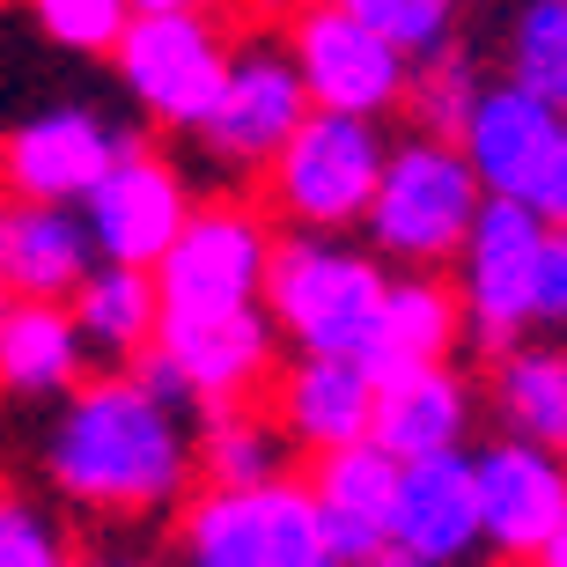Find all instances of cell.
Listing matches in <instances>:
<instances>
[{"mask_svg": "<svg viewBox=\"0 0 567 567\" xmlns=\"http://www.w3.org/2000/svg\"><path fill=\"white\" fill-rule=\"evenodd\" d=\"M391 546L413 553L421 567H457L486 546L480 516V472L472 457H427L399 464V516H391Z\"/></svg>", "mask_w": 567, "mask_h": 567, "instance_id": "obj_17", "label": "cell"}, {"mask_svg": "<svg viewBox=\"0 0 567 567\" xmlns=\"http://www.w3.org/2000/svg\"><path fill=\"white\" fill-rule=\"evenodd\" d=\"M538 258H546V221L530 207L486 199L472 236H464V258H457L464 332H472V347L486 361L524 347V332L538 324Z\"/></svg>", "mask_w": 567, "mask_h": 567, "instance_id": "obj_10", "label": "cell"}, {"mask_svg": "<svg viewBox=\"0 0 567 567\" xmlns=\"http://www.w3.org/2000/svg\"><path fill=\"white\" fill-rule=\"evenodd\" d=\"M480 516H486V546L502 560H538L546 538L567 516V457L530 450V442H486L480 457Z\"/></svg>", "mask_w": 567, "mask_h": 567, "instance_id": "obj_15", "label": "cell"}, {"mask_svg": "<svg viewBox=\"0 0 567 567\" xmlns=\"http://www.w3.org/2000/svg\"><path fill=\"white\" fill-rule=\"evenodd\" d=\"M383 126L369 118H332V111H310V126L280 147V163L266 169L274 185V214H288L295 236H339L369 221L383 185Z\"/></svg>", "mask_w": 567, "mask_h": 567, "instance_id": "obj_6", "label": "cell"}, {"mask_svg": "<svg viewBox=\"0 0 567 567\" xmlns=\"http://www.w3.org/2000/svg\"><path fill=\"white\" fill-rule=\"evenodd\" d=\"M486 192L472 177V163L457 155V141H399L391 163H383V185H377V207H369V244L383 258H399L413 274L442 266V258H464V236L480 221Z\"/></svg>", "mask_w": 567, "mask_h": 567, "instance_id": "obj_4", "label": "cell"}, {"mask_svg": "<svg viewBox=\"0 0 567 567\" xmlns=\"http://www.w3.org/2000/svg\"><path fill=\"white\" fill-rule=\"evenodd\" d=\"M274 354H280V332L266 302L258 310H163V332L133 361V377L169 399L177 413H229L274 377Z\"/></svg>", "mask_w": 567, "mask_h": 567, "instance_id": "obj_3", "label": "cell"}, {"mask_svg": "<svg viewBox=\"0 0 567 567\" xmlns=\"http://www.w3.org/2000/svg\"><path fill=\"white\" fill-rule=\"evenodd\" d=\"M480 96H486V82L472 74V60L457 44L435 52V60H413V74H405V111H413L421 141H457Z\"/></svg>", "mask_w": 567, "mask_h": 567, "instance_id": "obj_27", "label": "cell"}, {"mask_svg": "<svg viewBox=\"0 0 567 567\" xmlns=\"http://www.w3.org/2000/svg\"><path fill=\"white\" fill-rule=\"evenodd\" d=\"M347 16H361L399 60H435L450 52V30H457V0H339Z\"/></svg>", "mask_w": 567, "mask_h": 567, "instance_id": "obj_28", "label": "cell"}, {"mask_svg": "<svg viewBox=\"0 0 567 567\" xmlns=\"http://www.w3.org/2000/svg\"><path fill=\"white\" fill-rule=\"evenodd\" d=\"M486 391L508 442L567 457V347H508L502 361H486Z\"/></svg>", "mask_w": 567, "mask_h": 567, "instance_id": "obj_23", "label": "cell"}, {"mask_svg": "<svg viewBox=\"0 0 567 567\" xmlns=\"http://www.w3.org/2000/svg\"><path fill=\"white\" fill-rule=\"evenodd\" d=\"M310 502H317V530L332 567H369L391 546V516H399V464L383 457L377 442L332 450L310 464Z\"/></svg>", "mask_w": 567, "mask_h": 567, "instance_id": "obj_16", "label": "cell"}, {"mask_svg": "<svg viewBox=\"0 0 567 567\" xmlns=\"http://www.w3.org/2000/svg\"><path fill=\"white\" fill-rule=\"evenodd\" d=\"M457 339H464V302H457V288H442L435 274H399V280H383L377 332H369V347H361L354 369L369 383L413 377V369H442Z\"/></svg>", "mask_w": 567, "mask_h": 567, "instance_id": "obj_18", "label": "cell"}, {"mask_svg": "<svg viewBox=\"0 0 567 567\" xmlns=\"http://www.w3.org/2000/svg\"><path fill=\"white\" fill-rule=\"evenodd\" d=\"M199 480H207V494H244V486L288 480V435H280V421H266L251 405L207 413L199 421Z\"/></svg>", "mask_w": 567, "mask_h": 567, "instance_id": "obj_25", "label": "cell"}, {"mask_svg": "<svg viewBox=\"0 0 567 567\" xmlns=\"http://www.w3.org/2000/svg\"><path fill=\"white\" fill-rule=\"evenodd\" d=\"M280 236L266 229V214L244 199H207L192 207L185 236L169 244L155 266V295L163 310H258L266 302V266H274Z\"/></svg>", "mask_w": 567, "mask_h": 567, "instance_id": "obj_11", "label": "cell"}, {"mask_svg": "<svg viewBox=\"0 0 567 567\" xmlns=\"http://www.w3.org/2000/svg\"><path fill=\"white\" fill-rule=\"evenodd\" d=\"M133 16H214L221 0H126Z\"/></svg>", "mask_w": 567, "mask_h": 567, "instance_id": "obj_32", "label": "cell"}, {"mask_svg": "<svg viewBox=\"0 0 567 567\" xmlns=\"http://www.w3.org/2000/svg\"><path fill=\"white\" fill-rule=\"evenodd\" d=\"M44 486L89 516H155L199 480V435L133 369L89 377L44 427Z\"/></svg>", "mask_w": 567, "mask_h": 567, "instance_id": "obj_1", "label": "cell"}, {"mask_svg": "<svg viewBox=\"0 0 567 567\" xmlns=\"http://www.w3.org/2000/svg\"><path fill=\"white\" fill-rule=\"evenodd\" d=\"M464 427H472V383H464L450 361L377 383V427H369V442H377L391 464L457 457Z\"/></svg>", "mask_w": 567, "mask_h": 567, "instance_id": "obj_19", "label": "cell"}, {"mask_svg": "<svg viewBox=\"0 0 567 567\" xmlns=\"http://www.w3.org/2000/svg\"><path fill=\"white\" fill-rule=\"evenodd\" d=\"M74 567H155V560H133V553H74Z\"/></svg>", "mask_w": 567, "mask_h": 567, "instance_id": "obj_33", "label": "cell"}, {"mask_svg": "<svg viewBox=\"0 0 567 567\" xmlns=\"http://www.w3.org/2000/svg\"><path fill=\"white\" fill-rule=\"evenodd\" d=\"M74 310V332H82L89 361H141L163 332V295H155V274H133V266H96L89 288L66 302Z\"/></svg>", "mask_w": 567, "mask_h": 567, "instance_id": "obj_24", "label": "cell"}, {"mask_svg": "<svg viewBox=\"0 0 567 567\" xmlns=\"http://www.w3.org/2000/svg\"><path fill=\"white\" fill-rule=\"evenodd\" d=\"M185 567H332L317 502L302 480L244 486V494H192L177 524Z\"/></svg>", "mask_w": 567, "mask_h": 567, "instance_id": "obj_8", "label": "cell"}, {"mask_svg": "<svg viewBox=\"0 0 567 567\" xmlns=\"http://www.w3.org/2000/svg\"><path fill=\"white\" fill-rule=\"evenodd\" d=\"M96 274L82 207H8V302H74Z\"/></svg>", "mask_w": 567, "mask_h": 567, "instance_id": "obj_22", "label": "cell"}, {"mask_svg": "<svg viewBox=\"0 0 567 567\" xmlns=\"http://www.w3.org/2000/svg\"><path fill=\"white\" fill-rule=\"evenodd\" d=\"M538 324H553V332L567 324V229H546V258H538Z\"/></svg>", "mask_w": 567, "mask_h": 567, "instance_id": "obj_31", "label": "cell"}, {"mask_svg": "<svg viewBox=\"0 0 567 567\" xmlns=\"http://www.w3.org/2000/svg\"><path fill=\"white\" fill-rule=\"evenodd\" d=\"M310 126V89L295 74V52L280 38H244L221 82V104L192 141L207 147L221 169H274L280 147Z\"/></svg>", "mask_w": 567, "mask_h": 567, "instance_id": "obj_12", "label": "cell"}, {"mask_svg": "<svg viewBox=\"0 0 567 567\" xmlns=\"http://www.w3.org/2000/svg\"><path fill=\"white\" fill-rule=\"evenodd\" d=\"M0 280H8V207H0Z\"/></svg>", "mask_w": 567, "mask_h": 567, "instance_id": "obj_36", "label": "cell"}, {"mask_svg": "<svg viewBox=\"0 0 567 567\" xmlns=\"http://www.w3.org/2000/svg\"><path fill=\"white\" fill-rule=\"evenodd\" d=\"M89 383V347L74 310L60 302H8L0 295V399H74Z\"/></svg>", "mask_w": 567, "mask_h": 567, "instance_id": "obj_20", "label": "cell"}, {"mask_svg": "<svg viewBox=\"0 0 567 567\" xmlns=\"http://www.w3.org/2000/svg\"><path fill=\"white\" fill-rule=\"evenodd\" d=\"M274 421L288 442H302L310 457L354 450L377 427V383L354 361H295L274 391Z\"/></svg>", "mask_w": 567, "mask_h": 567, "instance_id": "obj_21", "label": "cell"}, {"mask_svg": "<svg viewBox=\"0 0 567 567\" xmlns=\"http://www.w3.org/2000/svg\"><path fill=\"white\" fill-rule=\"evenodd\" d=\"M0 567H74L60 516L16 486H0Z\"/></svg>", "mask_w": 567, "mask_h": 567, "instance_id": "obj_30", "label": "cell"}, {"mask_svg": "<svg viewBox=\"0 0 567 567\" xmlns=\"http://www.w3.org/2000/svg\"><path fill=\"white\" fill-rule=\"evenodd\" d=\"M457 155L472 163L486 199L530 207L546 229H567V118L516 82H486L457 133Z\"/></svg>", "mask_w": 567, "mask_h": 567, "instance_id": "obj_5", "label": "cell"}, {"mask_svg": "<svg viewBox=\"0 0 567 567\" xmlns=\"http://www.w3.org/2000/svg\"><path fill=\"white\" fill-rule=\"evenodd\" d=\"M141 141L96 104H52L0 133V207H82Z\"/></svg>", "mask_w": 567, "mask_h": 567, "instance_id": "obj_9", "label": "cell"}, {"mask_svg": "<svg viewBox=\"0 0 567 567\" xmlns=\"http://www.w3.org/2000/svg\"><path fill=\"white\" fill-rule=\"evenodd\" d=\"M383 310V266L332 236H280L266 266V317L302 361H361Z\"/></svg>", "mask_w": 567, "mask_h": 567, "instance_id": "obj_2", "label": "cell"}, {"mask_svg": "<svg viewBox=\"0 0 567 567\" xmlns=\"http://www.w3.org/2000/svg\"><path fill=\"white\" fill-rule=\"evenodd\" d=\"M295 8H332V0H295Z\"/></svg>", "mask_w": 567, "mask_h": 567, "instance_id": "obj_37", "label": "cell"}, {"mask_svg": "<svg viewBox=\"0 0 567 567\" xmlns=\"http://www.w3.org/2000/svg\"><path fill=\"white\" fill-rule=\"evenodd\" d=\"M369 567H421V560H413V553H399V546H383V553H377Z\"/></svg>", "mask_w": 567, "mask_h": 567, "instance_id": "obj_35", "label": "cell"}, {"mask_svg": "<svg viewBox=\"0 0 567 567\" xmlns=\"http://www.w3.org/2000/svg\"><path fill=\"white\" fill-rule=\"evenodd\" d=\"M508 82L567 118V0H530L508 22Z\"/></svg>", "mask_w": 567, "mask_h": 567, "instance_id": "obj_26", "label": "cell"}, {"mask_svg": "<svg viewBox=\"0 0 567 567\" xmlns=\"http://www.w3.org/2000/svg\"><path fill=\"white\" fill-rule=\"evenodd\" d=\"M236 44L214 30V16H133L118 52H111V74L133 96L147 126L163 133H199L207 111L221 104V82H229Z\"/></svg>", "mask_w": 567, "mask_h": 567, "instance_id": "obj_7", "label": "cell"}, {"mask_svg": "<svg viewBox=\"0 0 567 567\" xmlns=\"http://www.w3.org/2000/svg\"><path fill=\"white\" fill-rule=\"evenodd\" d=\"M22 8L60 52H118V38L133 22L126 0H22Z\"/></svg>", "mask_w": 567, "mask_h": 567, "instance_id": "obj_29", "label": "cell"}, {"mask_svg": "<svg viewBox=\"0 0 567 567\" xmlns=\"http://www.w3.org/2000/svg\"><path fill=\"white\" fill-rule=\"evenodd\" d=\"M288 52H295L302 89H310V111L369 118V126H377L391 104H405V74H413V60H399L369 22L347 16L339 0H332V8H302V16H295Z\"/></svg>", "mask_w": 567, "mask_h": 567, "instance_id": "obj_14", "label": "cell"}, {"mask_svg": "<svg viewBox=\"0 0 567 567\" xmlns=\"http://www.w3.org/2000/svg\"><path fill=\"white\" fill-rule=\"evenodd\" d=\"M82 221H89V244H96V266L155 274L169 258V244L185 236V221H192V185L169 155L133 141L126 155L111 163L104 185L82 199Z\"/></svg>", "mask_w": 567, "mask_h": 567, "instance_id": "obj_13", "label": "cell"}, {"mask_svg": "<svg viewBox=\"0 0 567 567\" xmlns=\"http://www.w3.org/2000/svg\"><path fill=\"white\" fill-rule=\"evenodd\" d=\"M530 567H567V516H560V530H553V538H546V553H538V560H530Z\"/></svg>", "mask_w": 567, "mask_h": 567, "instance_id": "obj_34", "label": "cell"}]
</instances>
